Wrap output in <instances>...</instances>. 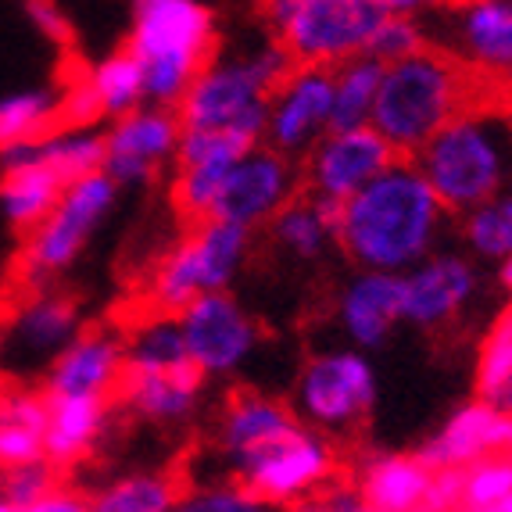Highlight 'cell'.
I'll list each match as a JSON object with an SVG mask.
<instances>
[{
  "mask_svg": "<svg viewBox=\"0 0 512 512\" xmlns=\"http://www.w3.org/2000/svg\"><path fill=\"white\" fill-rule=\"evenodd\" d=\"M448 208L412 158H394L341 205L337 248L355 269L405 273L441 248Z\"/></svg>",
  "mask_w": 512,
  "mask_h": 512,
  "instance_id": "cell-1",
  "label": "cell"
},
{
  "mask_svg": "<svg viewBox=\"0 0 512 512\" xmlns=\"http://www.w3.org/2000/svg\"><path fill=\"white\" fill-rule=\"evenodd\" d=\"M291 65L294 58L276 36L262 47H251L248 54L208 58L176 108L183 129H212L248 147L262 144L269 97Z\"/></svg>",
  "mask_w": 512,
  "mask_h": 512,
  "instance_id": "cell-2",
  "label": "cell"
},
{
  "mask_svg": "<svg viewBox=\"0 0 512 512\" xmlns=\"http://www.w3.org/2000/svg\"><path fill=\"white\" fill-rule=\"evenodd\" d=\"M441 205L452 215L480 205L512 180V126L495 111H466L448 119L412 154Z\"/></svg>",
  "mask_w": 512,
  "mask_h": 512,
  "instance_id": "cell-3",
  "label": "cell"
},
{
  "mask_svg": "<svg viewBox=\"0 0 512 512\" xmlns=\"http://www.w3.org/2000/svg\"><path fill=\"white\" fill-rule=\"evenodd\" d=\"M470 101V79L459 61L423 47L409 58L387 61L376 90L369 126L402 154L412 158L448 119Z\"/></svg>",
  "mask_w": 512,
  "mask_h": 512,
  "instance_id": "cell-4",
  "label": "cell"
},
{
  "mask_svg": "<svg viewBox=\"0 0 512 512\" xmlns=\"http://www.w3.org/2000/svg\"><path fill=\"white\" fill-rule=\"evenodd\" d=\"M215 47V15L201 0H133L129 51L144 72V101L180 108Z\"/></svg>",
  "mask_w": 512,
  "mask_h": 512,
  "instance_id": "cell-5",
  "label": "cell"
},
{
  "mask_svg": "<svg viewBox=\"0 0 512 512\" xmlns=\"http://www.w3.org/2000/svg\"><path fill=\"white\" fill-rule=\"evenodd\" d=\"M262 15L294 61L333 69L369 51L384 11L376 0H265Z\"/></svg>",
  "mask_w": 512,
  "mask_h": 512,
  "instance_id": "cell-6",
  "label": "cell"
},
{
  "mask_svg": "<svg viewBox=\"0 0 512 512\" xmlns=\"http://www.w3.org/2000/svg\"><path fill=\"white\" fill-rule=\"evenodd\" d=\"M251 255V230L226 219H194V230L158 262L151 276V305L180 312L194 298L230 291Z\"/></svg>",
  "mask_w": 512,
  "mask_h": 512,
  "instance_id": "cell-7",
  "label": "cell"
},
{
  "mask_svg": "<svg viewBox=\"0 0 512 512\" xmlns=\"http://www.w3.org/2000/svg\"><path fill=\"white\" fill-rule=\"evenodd\" d=\"M119 190L122 187L104 169L65 183L58 205L29 230L26 248H22V273L29 287H47L61 273H69L76 258L83 255L86 240L111 215Z\"/></svg>",
  "mask_w": 512,
  "mask_h": 512,
  "instance_id": "cell-8",
  "label": "cell"
},
{
  "mask_svg": "<svg viewBox=\"0 0 512 512\" xmlns=\"http://www.w3.org/2000/svg\"><path fill=\"white\" fill-rule=\"evenodd\" d=\"M380 380L362 348L316 351L294 384V412L323 434H351L376 409Z\"/></svg>",
  "mask_w": 512,
  "mask_h": 512,
  "instance_id": "cell-9",
  "label": "cell"
},
{
  "mask_svg": "<svg viewBox=\"0 0 512 512\" xmlns=\"http://www.w3.org/2000/svg\"><path fill=\"white\" fill-rule=\"evenodd\" d=\"M230 470L262 498V505H308L333 480L337 455L330 434L301 423L294 434L230 462Z\"/></svg>",
  "mask_w": 512,
  "mask_h": 512,
  "instance_id": "cell-10",
  "label": "cell"
},
{
  "mask_svg": "<svg viewBox=\"0 0 512 512\" xmlns=\"http://www.w3.org/2000/svg\"><path fill=\"white\" fill-rule=\"evenodd\" d=\"M187 341V355L201 373L233 376L255 359L262 344V326L230 291H212L194 298L176 312Z\"/></svg>",
  "mask_w": 512,
  "mask_h": 512,
  "instance_id": "cell-11",
  "label": "cell"
},
{
  "mask_svg": "<svg viewBox=\"0 0 512 512\" xmlns=\"http://www.w3.org/2000/svg\"><path fill=\"white\" fill-rule=\"evenodd\" d=\"M480 298V273L466 251H430L402 273V326L423 333L448 330Z\"/></svg>",
  "mask_w": 512,
  "mask_h": 512,
  "instance_id": "cell-12",
  "label": "cell"
},
{
  "mask_svg": "<svg viewBox=\"0 0 512 512\" xmlns=\"http://www.w3.org/2000/svg\"><path fill=\"white\" fill-rule=\"evenodd\" d=\"M301 187V169L291 154L276 151L262 140V144L248 147L233 162L230 176L222 183L219 197H215L212 215L215 219L237 222L244 230L255 233L258 226H269L273 215L280 212Z\"/></svg>",
  "mask_w": 512,
  "mask_h": 512,
  "instance_id": "cell-13",
  "label": "cell"
},
{
  "mask_svg": "<svg viewBox=\"0 0 512 512\" xmlns=\"http://www.w3.org/2000/svg\"><path fill=\"white\" fill-rule=\"evenodd\" d=\"M183 122L176 108L140 104L104 129V172L119 187H144L158 169L176 162Z\"/></svg>",
  "mask_w": 512,
  "mask_h": 512,
  "instance_id": "cell-14",
  "label": "cell"
},
{
  "mask_svg": "<svg viewBox=\"0 0 512 512\" xmlns=\"http://www.w3.org/2000/svg\"><path fill=\"white\" fill-rule=\"evenodd\" d=\"M394 158H398V151L373 126L330 129L308 147L301 180H305L308 194L344 205L373 176H380Z\"/></svg>",
  "mask_w": 512,
  "mask_h": 512,
  "instance_id": "cell-15",
  "label": "cell"
},
{
  "mask_svg": "<svg viewBox=\"0 0 512 512\" xmlns=\"http://www.w3.org/2000/svg\"><path fill=\"white\" fill-rule=\"evenodd\" d=\"M333 126V69L294 61L291 72L276 83L265 119V144L276 151L305 158Z\"/></svg>",
  "mask_w": 512,
  "mask_h": 512,
  "instance_id": "cell-16",
  "label": "cell"
},
{
  "mask_svg": "<svg viewBox=\"0 0 512 512\" xmlns=\"http://www.w3.org/2000/svg\"><path fill=\"white\" fill-rule=\"evenodd\" d=\"M333 323L351 348H384L402 326V273L355 269L337 291Z\"/></svg>",
  "mask_w": 512,
  "mask_h": 512,
  "instance_id": "cell-17",
  "label": "cell"
},
{
  "mask_svg": "<svg viewBox=\"0 0 512 512\" xmlns=\"http://www.w3.org/2000/svg\"><path fill=\"white\" fill-rule=\"evenodd\" d=\"M79 333V308L69 294L33 287L18 301L4 323V355H15L18 366H47Z\"/></svg>",
  "mask_w": 512,
  "mask_h": 512,
  "instance_id": "cell-18",
  "label": "cell"
},
{
  "mask_svg": "<svg viewBox=\"0 0 512 512\" xmlns=\"http://www.w3.org/2000/svg\"><path fill=\"white\" fill-rule=\"evenodd\" d=\"M248 151L237 137L212 133V129H183L176 151V183L172 197L187 219H208L222 183L230 176L233 162Z\"/></svg>",
  "mask_w": 512,
  "mask_h": 512,
  "instance_id": "cell-19",
  "label": "cell"
},
{
  "mask_svg": "<svg viewBox=\"0 0 512 512\" xmlns=\"http://www.w3.org/2000/svg\"><path fill=\"white\" fill-rule=\"evenodd\" d=\"M126 376V341L108 330H79L47 362V394H101L119 391Z\"/></svg>",
  "mask_w": 512,
  "mask_h": 512,
  "instance_id": "cell-20",
  "label": "cell"
},
{
  "mask_svg": "<svg viewBox=\"0 0 512 512\" xmlns=\"http://www.w3.org/2000/svg\"><path fill=\"white\" fill-rule=\"evenodd\" d=\"M491 452H512V412L484 398L459 405L419 448L427 466H466Z\"/></svg>",
  "mask_w": 512,
  "mask_h": 512,
  "instance_id": "cell-21",
  "label": "cell"
},
{
  "mask_svg": "<svg viewBox=\"0 0 512 512\" xmlns=\"http://www.w3.org/2000/svg\"><path fill=\"white\" fill-rule=\"evenodd\" d=\"M452 47L470 69L512 79V0H462L452 15Z\"/></svg>",
  "mask_w": 512,
  "mask_h": 512,
  "instance_id": "cell-22",
  "label": "cell"
},
{
  "mask_svg": "<svg viewBox=\"0 0 512 512\" xmlns=\"http://www.w3.org/2000/svg\"><path fill=\"white\" fill-rule=\"evenodd\" d=\"M208 376L187 362L176 369H158V373H126L122 376V402L129 412L158 427H180L201 405Z\"/></svg>",
  "mask_w": 512,
  "mask_h": 512,
  "instance_id": "cell-23",
  "label": "cell"
},
{
  "mask_svg": "<svg viewBox=\"0 0 512 512\" xmlns=\"http://www.w3.org/2000/svg\"><path fill=\"white\" fill-rule=\"evenodd\" d=\"M40 162L65 183L104 169V129L97 126H54L40 137L15 140L0 147V169Z\"/></svg>",
  "mask_w": 512,
  "mask_h": 512,
  "instance_id": "cell-24",
  "label": "cell"
},
{
  "mask_svg": "<svg viewBox=\"0 0 512 512\" xmlns=\"http://www.w3.org/2000/svg\"><path fill=\"white\" fill-rule=\"evenodd\" d=\"M108 430V398L101 394H47L43 455L54 466H76Z\"/></svg>",
  "mask_w": 512,
  "mask_h": 512,
  "instance_id": "cell-25",
  "label": "cell"
},
{
  "mask_svg": "<svg viewBox=\"0 0 512 512\" xmlns=\"http://www.w3.org/2000/svg\"><path fill=\"white\" fill-rule=\"evenodd\" d=\"M430 470L419 452H376L359 466V487L366 509L376 512H423Z\"/></svg>",
  "mask_w": 512,
  "mask_h": 512,
  "instance_id": "cell-26",
  "label": "cell"
},
{
  "mask_svg": "<svg viewBox=\"0 0 512 512\" xmlns=\"http://www.w3.org/2000/svg\"><path fill=\"white\" fill-rule=\"evenodd\" d=\"M301 427V416L294 405H283L280 398L262 391H240L230 398L219 423V448L226 462L244 459L262 444L276 441L283 434H294Z\"/></svg>",
  "mask_w": 512,
  "mask_h": 512,
  "instance_id": "cell-27",
  "label": "cell"
},
{
  "mask_svg": "<svg viewBox=\"0 0 512 512\" xmlns=\"http://www.w3.org/2000/svg\"><path fill=\"white\" fill-rule=\"evenodd\" d=\"M337 222H341V205L323 201L316 194H294L269 222L276 248L301 262H316L330 248H337Z\"/></svg>",
  "mask_w": 512,
  "mask_h": 512,
  "instance_id": "cell-28",
  "label": "cell"
},
{
  "mask_svg": "<svg viewBox=\"0 0 512 512\" xmlns=\"http://www.w3.org/2000/svg\"><path fill=\"white\" fill-rule=\"evenodd\" d=\"M61 190H65V180L40 162L0 169V215L15 230H33L36 222L58 205Z\"/></svg>",
  "mask_w": 512,
  "mask_h": 512,
  "instance_id": "cell-29",
  "label": "cell"
},
{
  "mask_svg": "<svg viewBox=\"0 0 512 512\" xmlns=\"http://www.w3.org/2000/svg\"><path fill=\"white\" fill-rule=\"evenodd\" d=\"M43 427H47V394L29 387H4L0 405V466L40 459Z\"/></svg>",
  "mask_w": 512,
  "mask_h": 512,
  "instance_id": "cell-30",
  "label": "cell"
},
{
  "mask_svg": "<svg viewBox=\"0 0 512 512\" xmlns=\"http://www.w3.org/2000/svg\"><path fill=\"white\" fill-rule=\"evenodd\" d=\"M380 79H384V61L373 58V54H355V58L333 65V126L330 129L369 126Z\"/></svg>",
  "mask_w": 512,
  "mask_h": 512,
  "instance_id": "cell-31",
  "label": "cell"
},
{
  "mask_svg": "<svg viewBox=\"0 0 512 512\" xmlns=\"http://www.w3.org/2000/svg\"><path fill=\"white\" fill-rule=\"evenodd\" d=\"M459 240L473 262H502L512 255V187L459 212Z\"/></svg>",
  "mask_w": 512,
  "mask_h": 512,
  "instance_id": "cell-32",
  "label": "cell"
},
{
  "mask_svg": "<svg viewBox=\"0 0 512 512\" xmlns=\"http://www.w3.org/2000/svg\"><path fill=\"white\" fill-rule=\"evenodd\" d=\"M183 495L176 477L158 470L126 473L90 495V509L97 512H169L180 509Z\"/></svg>",
  "mask_w": 512,
  "mask_h": 512,
  "instance_id": "cell-33",
  "label": "cell"
},
{
  "mask_svg": "<svg viewBox=\"0 0 512 512\" xmlns=\"http://www.w3.org/2000/svg\"><path fill=\"white\" fill-rule=\"evenodd\" d=\"M187 341H183L176 312H154L126 337V373H158V369L187 366Z\"/></svg>",
  "mask_w": 512,
  "mask_h": 512,
  "instance_id": "cell-34",
  "label": "cell"
},
{
  "mask_svg": "<svg viewBox=\"0 0 512 512\" xmlns=\"http://www.w3.org/2000/svg\"><path fill=\"white\" fill-rule=\"evenodd\" d=\"M477 398L512 412V298L477 351Z\"/></svg>",
  "mask_w": 512,
  "mask_h": 512,
  "instance_id": "cell-35",
  "label": "cell"
},
{
  "mask_svg": "<svg viewBox=\"0 0 512 512\" xmlns=\"http://www.w3.org/2000/svg\"><path fill=\"white\" fill-rule=\"evenodd\" d=\"M86 83L94 86L97 101H101L104 119H119L126 111L140 108L144 101V72H140V61L133 58V51H115L104 61H97L94 69L83 72Z\"/></svg>",
  "mask_w": 512,
  "mask_h": 512,
  "instance_id": "cell-36",
  "label": "cell"
},
{
  "mask_svg": "<svg viewBox=\"0 0 512 512\" xmlns=\"http://www.w3.org/2000/svg\"><path fill=\"white\" fill-rule=\"evenodd\" d=\"M58 97L61 90L54 86H29V90L0 97V147L40 137L58 126Z\"/></svg>",
  "mask_w": 512,
  "mask_h": 512,
  "instance_id": "cell-37",
  "label": "cell"
},
{
  "mask_svg": "<svg viewBox=\"0 0 512 512\" xmlns=\"http://www.w3.org/2000/svg\"><path fill=\"white\" fill-rule=\"evenodd\" d=\"M512 495V452H491L462 466V509L502 512Z\"/></svg>",
  "mask_w": 512,
  "mask_h": 512,
  "instance_id": "cell-38",
  "label": "cell"
},
{
  "mask_svg": "<svg viewBox=\"0 0 512 512\" xmlns=\"http://www.w3.org/2000/svg\"><path fill=\"white\" fill-rule=\"evenodd\" d=\"M58 470L47 455L18 466H0V512H33L43 498L61 484Z\"/></svg>",
  "mask_w": 512,
  "mask_h": 512,
  "instance_id": "cell-39",
  "label": "cell"
},
{
  "mask_svg": "<svg viewBox=\"0 0 512 512\" xmlns=\"http://www.w3.org/2000/svg\"><path fill=\"white\" fill-rule=\"evenodd\" d=\"M423 47H427V33H423L416 15H384L376 22L366 54H373V58H380L387 65V61L409 58V54L423 51Z\"/></svg>",
  "mask_w": 512,
  "mask_h": 512,
  "instance_id": "cell-40",
  "label": "cell"
},
{
  "mask_svg": "<svg viewBox=\"0 0 512 512\" xmlns=\"http://www.w3.org/2000/svg\"><path fill=\"white\" fill-rule=\"evenodd\" d=\"M180 509H194V512H255V509H265V505H262V498H258L240 477H226V480H212V484H201L194 495L183 498Z\"/></svg>",
  "mask_w": 512,
  "mask_h": 512,
  "instance_id": "cell-41",
  "label": "cell"
},
{
  "mask_svg": "<svg viewBox=\"0 0 512 512\" xmlns=\"http://www.w3.org/2000/svg\"><path fill=\"white\" fill-rule=\"evenodd\" d=\"M104 119L101 101H97L94 86L86 83V76H79L76 83H69L58 97V122L61 126H97Z\"/></svg>",
  "mask_w": 512,
  "mask_h": 512,
  "instance_id": "cell-42",
  "label": "cell"
},
{
  "mask_svg": "<svg viewBox=\"0 0 512 512\" xmlns=\"http://www.w3.org/2000/svg\"><path fill=\"white\" fill-rule=\"evenodd\" d=\"M452 509H462V466H434L430 470L423 512H452Z\"/></svg>",
  "mask_w": 512,
  "mask_h": 512,
  "instance_id": "cell-43",
  "label": "cell"
},
{
  "mask_svg": "<svg viewBox=\"0 0 512 512\" xmlns=\"http://www.w3.org/2000/svg\"><path fill=\"white\" fill-rule=\"evenodd\" d=\"M26 18L33 22V29L43 40H51V43L72 40V22L58 0H26Z\"/></svg>",
  "mask_w": 512,
  "mask_h": 512,
  "instance_id": "cell-44",
  "label": "cell"
},
{
  "mask_svg": "<svg viewBox=\"0 0 512 512\" xmlns=\"http://www.w3.org/2000/svg\"><path fill=\"white\" fill-rule=\"evenodd\" d=\"M308 505H316V509H330V512H362L366 509L359 487L355 484H333V480Z\"/></svg>",
  "mask_w": 512,
  "mask_h": 512,
  "instance_id": "cell-45",
  "label": "cell"
},
{
  "mask_svg": "<svg viewBox=\"0 0 512 512\" xmlns=\"http://www.w3.org/2000/svg\"><path fill=\"white\" fill-rule=\"evenodd\" d=\"M83 509H90V495H79L72 487L58 484L33 512H83Z\"/></svg>",
  "mask_w": 512,
  "mask_h": 512,
  "instance_id": "cell-46",
  "label": "cell"
},
{
  "mask_svg": "<svg viewBox=\"0 0 512 512\" xmlns=\"http://www.w3.org/2000/svg\"><path fill=\"white\" fill-rule=\"evenodd\" d=\"M376 8L384 15H427L430 8H437V0H376Z\"/></svg>",
  "mask_w": 512,
  "mask_h": 512,
  "instance_id": "cell-47",
  "label": "cell"
},
{
  "mask_svg": "<svg viewBox=\"0 0 512 512\" xmlns=\"http://www.w3.org/2000/svg\"><path fill=\"white\" fill-rule=\"evenodd\" d=\"M495 280H498V287L512 298V255H505L502 262H495Z\"/></svg>",
  "mask_w": 512,
  "mask_h": 512,
  "instance_id": "cell-48",
  "label": "cell"
},
{
  "mask_svg": "<svg viewBox=\"0 0 512 512\" xmlns=\"http://www.w3.org/2000/svg\"><path fill=\"white\" fill-rule=\"evenodd\" d=\"M502 512H512V495L505 498V505H502Z\"/></svg>",
  "mask_w": 512,
  "mask_h": 512,
  "instance_id": "cell-49",
  "label": "cell"
},
{
  "mask_svg": "<svg viewBox=\"0 0 512 512\" xmlns=\"http://www.w3.org/2000/svg\"><path fill=\"white\" fill-rule=\"evenodd\" d=\"M0 355H4V323H0Z\"/></svg>",
  "mask_w": 512,
  "mask_h": 512,
  "instance_id": "cell-50",
  "label": "cell"
},
{
  "mask_svg": "<svg viewBox=\"0 0 512 512\" xmlns=\"http://www.w3.org/2000/svg\"><path fill=\"white\" fill-rule=\"evenodd\" d=\"M0 405H4V387H0Z\"/></svg>",
  "mask_w": 512,
  "mask_h": 512,
  "instance_id": "cell-51",
  "label": "cell"
}]
</instances>
